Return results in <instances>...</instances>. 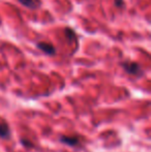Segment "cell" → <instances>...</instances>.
<instances>
[{
  "mask_svg": "<svg viewBox=\"0 0 151 152\" xmlns=\"http://www.w3.org/2000/svg\"><path fill=\"white\" fill-rule=\"evenodd\" d=\"M121 66L123 67V69L129 75H133V76H137V77H141L144 74L142 67L136 62H131V61H126V62H122Z\"/></svg>",
  "mask_w": 151,
  "mask_h": 152,
  "instance_id": "1",
  "label": "cell"
},
{
  "mask_svg": "<svg viewBox=\"0 0 151 152\" xmlns=\"http://www.w3.org/2000/svg\"><path fill=\"white\" fill-rule=\"evenodd\" d=\"M36 47L39 49L40 51L44 53L47 55H50V56H53V55L56 54V50H55V47L53 46L52 44L50 42H38L36 45Z\"/></svg>",
  "mask_w": 151,
  "mask_h": 152,
  "instance_id": "2",
  "label": "cell"
},
{
  "mask_svg": "<svg viewBox=\"0 0 151 152\" xmlns=\"http://www.w3.org/2000/svg\"><path fill=\"white\" fill-rule=\"evenodd\" d=\"M22 5H24L25 7L30 8V10H35L40 6V1L39 0H18Z\"/></svg>",
  "mask_w": 151,
  "mask_h": 152,
  "instance_id": "3",
  "label": "cell"
},
{
  "mask_svg": "<svg viewBox=\"0 0 151 152\" xmlns=\"http://www.w3.org/2000/svg\"><path fill=\"white\" fill-rule=\"evenodd\" d=\"M60 142L63 143V144L69 145V146H77L79 144V138H77V137L62 136L60 138Z\"/></svg>",
  "mask_w": 151,
  "mask_h": 152,
  "instance_id": "4",
  "label": "cell"
},
{
  "mask_svg": "<svg viewBox=\"0 0 151 152\" xmlns=\"http://www.w3.org/2000/svg\"><path fill=\"white\" fill-rule=\"evenodd\" d=\"M10 134V130L6 123H0V138L7 139Z\"/></svg>",
  "mask_w": 151,
  "mask_h": 152,
  "instance_id": "5",
  "label": "cell"
},
{
  "mask_svg": "<svg viewBox=\"0 0 151 152\" xmlns=\"http://www.w3.org/2000/svg\"><path fill=\"white\" fill-rule=\"evenodd\" d=\"M64 34H65V36H66L67 39H69L71 42V40H76L77 39V34H76V32L73 30V29L65 28L64 29Z\"/></svg>",
  "mask_w": 151,
  "mask_h": 152,
  "instance_id": "6",
  "label": "cell"
},
{
  "mask_svg": "<svg viewBox=\"0 0 151 152\" xmlns=\"http://www.w3.org/2000/svg\"><path fill=\"white\" fill-rule=\"evenodd\" d=\"M123 5H124V0H115L116 7H123Z\"/></svg>",
  "mask_w": 151,
  "mask_h": 152,
  "instance_id": "7",
  "label": "cell"
}]
</instances>
